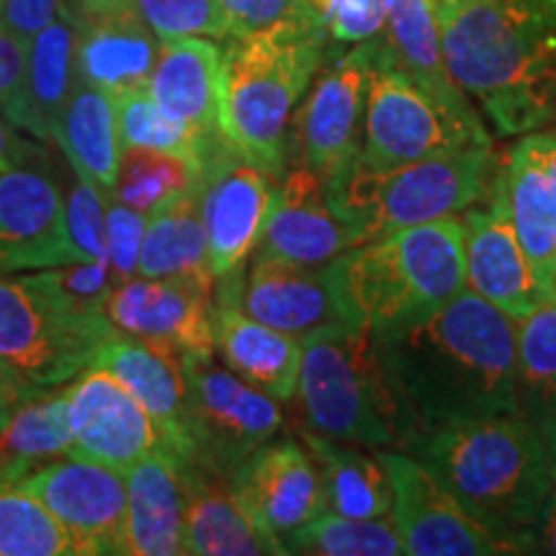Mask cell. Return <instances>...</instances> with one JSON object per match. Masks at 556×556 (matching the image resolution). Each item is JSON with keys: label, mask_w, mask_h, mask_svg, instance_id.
Returning a JSON list of instances; mask_svg holds the SVG:
<instances>
[{"label": "cell", "mask_w": 556, "mask_h": 556, "mask_svg": "<svg viewBox=\"0 0 556 556\" xmlns=\"http://www.w3.org/2000/svg\"><path fill=\"white\" fill-rule=\"evenodd\" d=\"M377 340L407 438L446 422L518 415V319L471 289L426 317L379 330Z\"/></svg>", "instance_id": "1"}, {"label": "cell", "mask_w": 556, "mask_h": 556, "mask_svg": "<svg viewBox=\"0 0 556 556\" xmlns=\"http://www.w3.org/2000/svg\"><path fill=\"white\" fill-rule=\"evenodd\" d=\"M446 65L500 137L556 122V0L435 9Z\"/></svg>", "instance_id": "2"}, {"label": "cell", "mask_w": 556, "mask_h": 556, "mask_svg": "<svg viewBox=\"0 0 556 556\" xmlns=\"http://www.w3.org/2000/svg\"><path fill=\"white\" fill-rule=\"evenodd\" d=\"M402 451L520 554V533L554 482L544 435L526 417L495 415L417 430Z\"/></svg>", "instance_id": "3"}, {"label": "cell", "mask_w": 556, "mask_h": 556, "mask_svg": "<svg viewBox=\"0 0 556 556\" xmlns=\"http://www.w3.org/2000/svg\"><path fill=\"white\" fill-rule=\"evenodd\" d=\"M328 39L323 21L307 16L227 37L222 50V135L274 178L287 170L291 116L323 65Z\"/></svg>", "instance_id": "4"}, {"label": "cell", "mask_w": 556, "mask_h": 556, "mask_svg": "<svg viewBox=\"0 0 556 556\" xmlns=\"http://www.w3.org/2000/svg\"><path fill=\"white\" fill-rule=\"evenodd\" d=\"M343 319L374 332L430 315L467 289L464 225L454 217L394 229L338 255Z\"/></svg>", "instance_id": "5"}, {"label": "cell", "mask_w": 556, "mask_h": 556, "mask_svg": "<svg viewBox=\"0 0 556 556\" xmlns=\"http://www.w3.org/2000/svg\"><path fill=\"white\" fill-rule=\"evenodd\" d=\"M304 428L366 448L402 446L407 420L366 325L330 323L302 338L296 387Z\"/></svg>", "instance_id": "6"}, {"label": "cell", "mask_w": 556, "mask_h": 556, "mask_svg": "<svg viewBox=\"0 0 556 556\" xmlns=\"http://www.w3.org/2000/svg\"><path fill=\"white\" fill-rule=\"evenodd\" d=\"M492 180V144H467L394 168H371L356 155L325 184V193L338 217L366 242L402 227L456 217L490 193Z\"/></svg>", "instance_id": "7"}, {"label": "cell", "mask_w": 556, "mask_h": 556, "mask_svg": "<svg viewBox=\"0 0 556 556\" xmlns=\"http://www.w3.org/2000/svg\"><path fill=\"white\" fill-rule=\"evenodd\" d=\"M116 328L106 312H88L62 291L50 270L0 274V364L37 389L80 377Z\"/></svg>", "instance_id": "8"}, {"label": "cell", "mask_w": 556, "mask_h": 556, "mask_svg": "<svg viewBox=\"0 0 556 556\" xmlns=\"http://www.w3.org/2000/svg\"><path fill=\"white\" fill-rule=\"evenodd\" d=\"M191 462L232 479L261 446L281 433L278 400L222 364L217 351L180 356Z\"/></svg>", "instance_id": "9"}, {"label": "cell", "mask_w": 556, "mask_h": 556, "mask_svg": "<svg viewBox=\"0 0 556 556\" xmlns=\"http://www.w3.org/2000/svg\"><path fill=\"white\" fill-rule=\"evenodd\" d=\"M467 137L448 116L415 86V80L389 54L384 37H374V65L368 75L361 163L371 168H394L415 160L446 155L467 148Z\"/></svg>", "instance_id": "10"}, {"label": "cell", "mask_w": 556, "mask_h": 556, "mask_svg": "<svg viewBox=\"0 0 556 556\" xmlns=\"http://www.w3.org/2000/svg\"><path fill=\"white\" fill-rule=\"evenodd\" d=\"M374 65V39L358 41L353 50L323 60L307 99L289 135L294 163L328 180L345 168L361 150L368 75Z\"/></svg>", "instance_id": "11"}, {"label": "cell", "mask_w": 556, "mask_h": 556, "mask_svg": "<svg viewBox=\"0 0 556 556\" xmlns=\"http://www.w3.org/2000/svg\"><path fill=\"white\" fill-rule=\"evenodd\" d=\"M276 180L242 157L225 135L204 150L199 201L214 281L245 268L248 258L255 253L274 204Z\"/></svg>", "instance_id": "12"}, {"label": "cell", "mask_w": 556, "mask_h": 556, "mask_svg": "<svg viewBox=\"0 0 556 556\" xmlns=\"http://www.w3.org/2000/svg\"><path fill=\"white\" fill-rule=\"evenodd\" d=\"M16 486L34 495L65 526L80 556H129L127 544V477L122 471L65 454Z\"/></svg>", "instance_id": "13"}, {"label": "cell", "mask_w": 556, "mask_h": 556, "mask_svg": "<svg viewBox=\"0 0 556 556\" xmlns=\"http://www.w3.org/2000/svg\"><path fill=\"white\" fill-rule=\"evenodd\" d=\"M392 482V518L407 556H492L516 554L471 516L407 451L377 448Z\"/></svg>", "instance_id": "14"}, {"label": "cell", "mask_w": 556, "mask_h": 556, "mask_svg": "<svg viewBox=\"0 0 556 556\" xmlns=\"http://www.w3.org/2000/svg\"><path fill=\"white\" fill-rule=\"evenodd\" d=\"M62 392L73 438L70 454L86 456L127 475L152 451L165 448L148 409L106 368L88 366Z\"/></svg>", "instance_id": "15"}, {"label": "cell", "mask_w": 556, "mask_h": 556, "mask_svg": "<svg viewBox=\"0 0 556 556\" xmlns=\"http://www.w3.org/2000/svg\"><path fill=\"white\" fill-rule=\"evenodd\" d=\"M214 283L135 276L111 289L106 317L116 332L173 356L214 351Z\"/></svg>", "instance_id": "16"}, {"label": "cell", "mask_w": 556, "mask_h": 556, "mask_svg": "<svg viewBox=\"0 0 556 556\" xmlns=\"http://www.w3.org/2000/svg\"><path fill=\"white\" fill-rule=\"evenodd\" d=\"M75 24L78 78L111 99L144 90L160 39L137 0H65Z\"/></svg>", "instance_id": "17"}, {"label": "cell", "mask_w": 556, "mask_h": 556, "mask_svg": "<svg viewBox=\"0 0 556 556\" xmlns=\"http://www.w3.org/2000/svg\"><path fill=\"white\" fill-rule=\"evenodd\" d=\"M332 263V261H330ZM302 266L253 255L245 274L222 278L217 299H227L268 328L304 338L330 323H345L332 266Z\"/></svg>", "instance_id": "18"}, {"label": "cell", "mask_w": 556, "mask_h": 556, "mask_svg": "<svg viewBox=\"0 0 556 556\" xmlns=\"http://www.w3.org/2000/svg\"><path fill=\"white\" fill-rule=\"evenodd\" d=\"M34 160L0 173V274L75 263L65 197Z\"/></svg>", "instance_id": "19"}, {"label": "cell", "mask_w": 556, "mask_h": 556, "mask_svg": "<svg viewBox=\"0 0 556 556\" xmlns=\"http://www.w3.org/2000/svg\"><path fill=\"white\" fill-rule=\"evenodd\" d=\"M462 225L467 289L495 304L513 319L526 317L528 312H533L552 296L556 287L539 276V270L526 255L495 180L490 186L486 206H469Z\"/></svg>", "instance_id": "20"}, {"label": "cell", "mask_w": 556, "mask_h": 556, "mask_svg": "<svg viewBox=\"0 0 556 556\" xmlns=\"http://www.w3.org/2000/svg\"><path fill=\"white\" fill-rule=\"evenodd\" d=\"M361 242L358 229L330 206L325 180L294 163L276 180L274 204L253 255L325 266Z\"/></svg>", "instance_id": "21"}, {"label": "cell", "mask_w": 556, "mask_h": 556, "mask_svg": "<svg viewBox=\"0 0 556 556\" xmlns=\"http://www.w3.org/2000/svg\"><path fill=\"white\" fill-rule=\"evenodd\" d=\"M232 490L276 539L328 513L323 477L302 438H274L261 446L232 477Z\"/></svg>", "instance_id": "22"}, {"label": "cell", "mask_w": 556, "mask_h": 556, "mask_svg": "<svg viewBox=\"0 0 556 556\" xmlns=\"http://www.w3.org/2000/svg\"><path fill=\"white\" fill-rule=\"evenodd\" d=\"M381 37L392 60L469 142L492 144L482 116L446 65L433 0H387V24Z\"/></svg>", "instance_id": "23"}, {"label": "cell", "mask_w": 556, "mask_h": 556, "mask_svg": "<svg viewBox=\"0 0 556 556\" xmlns=\"http://www.w3.org/2000/svg\"><path fill=\"white\" fill-rule=\"evenodd\" d=\"M184 469V548L193 556H283L281 539L242 507L232 479L180 458Z\"/></svg>", "instance_id": "24"}, {"label": "cell", "mask_w": 556, "mask_h": 556, "mask_svg": "<svg viewBox=\"0 0 556 556\" xmlns=\"http://www.w3.org/2000/svg\"><path fill=\"white\" fill-rule=\"evenodd\" d=\"M90 366L106 368L135 394L160 430L165 448L178 458L191 456L186 430V377L178 356L116 332Z\"/></svg>", "instance_id": "25"}, {"label": "cell", "mask_w": 556, "mask_h": 556, "mask_svg": "<svg viewBox=\"0 0 556 556\" xmlns=\"http://www.w3.org/2000/svg\"><path fill=\"white\" fill-rule=\"evenodd\" d=\"M214 351L229 371L268 397L278 402L296 397L302 338L268 328L235 302L214 299Z\"/></svg>", "instance_id": "26"}, {"label": "cell", "mask_w": 556, "mask_h": 556, "mask_svg": "<svg viewBox=\"0 0 556 556\" xmlns=\"http://www.w3.org/2000/svg\"><path fill=\"white\" fill-rule=\"evenodd\" d=\"M150 96L201 137H217L222 103V47L206 37L160 39Z\"/></svg>", "instance_id": "27"}, {"label": "cell", "mask_w": 556, "mask_h": 556, "mask_svg": "<svg viewBox=\"0 0 556 556\" xmlns=\"http://www.w3.org/2000/svg\"><path fill=\"white\" fill-rule=\"evenodd\" d=\"M129 556H178L184 548V469L168 448L127 471Z\"/></svg>", "instance_id": "28"}, {"label": "cell", "mask_w": 556, "mask_h": 556, "mask_svg": "<svg viewBox=\"0 0 556 556\" xmlns=\"http://www.w3.org/2000/svg\"><path fill=\"white\" fill-rule=\"evenodd\" d=\"M78 80L75 24L62 9L60 16L29 41L24 88L9 122L39 142H54L58 124Z\"/></svg>", "instance_id": "29"}, {"label": "cell", "mask_w": 556, "mask_h": 556, "mask_svg": "<svg viewBox=\"0 0 556 556\" xmlns=\"http://www.w3.org/2000/svg\"><path fill=\"white\" fill-rule=\"evenodd\" d=\"M507 217L533 268L556 287V180L539 157L516 144L495 173Z\"/></svg>", "instance_id": "30"}, {"label": "cell", "mask_w": 556, "mask_h": 556, "mask_svg": "<svg viewBox=\"0 0 556 556\" xmlns=\"http://www.w3.org/2000/svg\"><path fill=\"white\" fill-rule=\"evenodd\" d=\"M299 438L315 458L330 513L345 518L392 516V482L377 448L319 435L309 428L299 430Z\"/></svg>", "instance_id": "31"}, {"label": "cell", "mask_w": 556, "mask_h": 556, "mask_svg": "<svg viewBox=\"0 0 556 556\" xmlns=\"http://www.w3.org/2000/svg\"><path fill=\"white\" fill-rule=\"evenodd\" d=\"M54 142L65 152L75 176L86 178L106 197L114 193L122 160V139L114 99L106 90L78 80L58 124Z\"/></svg>", "instance_id": "32"}, {"label": "cell", "mask_w": 556, "mask_h": 556, "mask_svg": "<svg viewBox=\"0 0 556 556\" xmlns=\"http://www.w3.org/2000/svg\"><path fill=\"white\" fill-rule=\"evenodd\" d=\"M137 276L144 278H197L214 281L208 268L206 229L201 219L199 186L165 201L148 217Z\"/></svg>", "instance_id": "33"}, {"label": "cell", "mask_w": 556, "mask_h": 556, "mask_svg": "<svg viewBox=\"0 0 556 556\" xmlns=\"http://www.w3.org/2000/svg\"><path fill=\"white\" fill-rule=\"evenodd\" d=\"M516 402L544 441L556 433V289L518 319Z\"/></svg>", "instance_id": "34"}, {"label": "cell", "mask_w": 556, "mask_h": 556, "mask_svg": "<svg viewBox=\"0 0 556 556\" xmlns=\"http://www.w3.org/2000/svg\"><path fill=\"white\" fill-rule=\"evenodd\" d=\"M70 446L65 392L41 389L13 413L0 433V486L16 484L47 462L70 454Z\"/></svg>", "instance_id": "35"}, {"label": "cell", "mask_w": 556, "mask_h": 556, "mask_svg": "<svg viewBox=\"0 0 556 556\" xmlns=\"http://www.w3.org/2000/svg\"><path fill=\"white\" fill-rule=\"evenodd\" d=\"M287 554L302 556H405L392 516L345 518L323 513L281 539Z\"/></svg>", "instance_id": "36"}, {"label": "cell", "mask_w": 556, "mask_h": 556, "mask_svg": "<svg viewBox=\"0 0 556 556\" xmlns=\"http://www.w3.org/2000/svg\"><path fill=\"white\" fill-rule=\"evenodd\" d=\"M199 180L201 165L193 163V160L160 150L127 148L122 150L119 173H116L111 197L150 217L165 201L197 189Z\"/></svg>", "instance_id": "37"}, {"label": "cell", "mask_w": 556, "mask_h": 556, "mask_svg": "<svg viewBox=\"0 0 556 556\" xmlns=\"http://www.w3.org/2000/svg\"><path fill=\"white\" fill-rule=\"evenodd\" d=\"M116 106V124H119L122 150L127 148H144L170 152V155L193 160L201 165L204 150L214 139L222 137H201L189 124L178 122L170 116L160 103L152 99L150 90H135L114 99Z\"/></svg>", "instance_id": "38"}, {"label": "cell", "mask_w": 556, "mask_h": 556, "mask_svg": "<svg viewBox=\"0 0 556 556\" xmlns=\"http://www.w3.org/2000/svg\"><path fill=\"white\" fill-rule=\"evenodd\" d=\"M0 556H75L65 526L16 484L0 486Z\"/></svg>", "instance_id": "39"}, {"label": "cell", "mask_w": 556, "mask_h": 556, "mask_svg": "<svg viewBox=\"0 0 556 556\" xmlns=\"http://www.w3.org/2000/svg\"><path fill=\"white\" fill-rule=\"evenodd\" d=\"M65 214L75 263L106 261V193L78 176L65 197Z\"/></svg>", "instance_id": "40"}, {"label": "cell", "mask_w": 556, "mask_h": 556, "mask_svg": "<svg viewBox=\"0 0 556 556\" xmlns=\"http://www.w3.org/2000/svg\"><path fill=\"white\" fill-rule=\"evenodd\" d=\"M157 39H227L229 26L214 0H137Z\"/></svg>", "instance_id": "41"}, {"label": "cell", "mask_w": 556, "mask_h": 556, "mask_svg": "<svg viewBox=\"0 0 556 556\" xmlns=\"http://www.w3.org/2000/svg\"><path fill=\"white\" fill-rule=\"evenodd\" d=\"M144 227L148 214L106 197V263L114 287L137 276Z\"/></svg>", "instance_id": "42"}, {"label": "cell", "mask_w": 556, "mask_h": 556, "mask_svg": "<svg viewBox=\"0 0 556 556\" xmlns=\"http://www.w3.org/2000/svg\"><path fill=\"white\" fill-rule=\"evenodd\" d=\"M328 29V37L340 45H358L384 31L387 0H307Z\"/></svg>", "instance_id": "43"}, {"label": "cell", "mask_w": 556, "mask_h": 556, "mask_svg": "<svg viewBox=\"0 0 556 556\" xmlns=\"http://www.w3.org/2000/svg\"><path fill=\"white\" fill-rule=\"evenodd\" d=\"M214 3L227 21L229 37H245L287 21L317 16L307 0H214Z\"/></svg>", "instance_id": "44"}, {"label": "cell", "mask_w": 556, "mask_h": 556, "mask_svg": "<svg viewBox=\"0 0 556 556\" xmlns=\"http://www.w3.org/2000/svg\"><path fill=\"white\" fill-rule=\"evenodd\" d=\"M65 9V0H0V29L24 45L45 31Z\"/></svg>", "instance_id": "45"}, {"label": "cell", "mask_w": 556, "mask_h": 556, "mask_svg": "<svg viewBox=\"0 0 556 556\" xmlns=\"http://www.w3.org/2000/svg\"><path fill=\"white\" fill-rule=\"evenodd\" d=\"M26 62H29V45L0 29V114L5 119H11L18 103L26 78Z\"/></svg>", "instance_id": "46"}, {"label": "cell", "mask_w": 556, "mask_h": 556, "mask_svg": "<svg viewBox=\"0 0 556 556\" xmlns=\"http://www.w3.org/2000/svg\"><path fill=\"white\" fill-rule=\"evenodd\" d=\"M520 554L556 556V477L541 500L536 518L520 533Z\"/></svg>", "instance_id": "47"}, {"label": "cell", "mask_w": 556, "mask_h": 556, "mask_svg": "<svg viewBox=\"0 0 556 556\" xmlns=\"http://www.w3.org/2000/svg\"><path fill=\"white\" fill-rule=\"evenodd\" d=\"M41 389L31 387L29 381H24L16 371H11L9 366L0 364V433L11 422V417L16 409L24 405L26 400L39 394Z\"/></svg>", "instance_id": "48"}, {"label": "cell", "mask_w": 556, "mask_h": 556, "mask_svg": "<svg viewBox=\"0 0 556 556\" xmlns=\"http://www.w3.org/2000/svg\"><path fill=\"white\" fill-rule=\"evenodd\" d=\"M16 131L18 129L0 114V173L16 168L21 163H29L37 155V148Z\"/></svg>", "instance_id": "49"}, {"label": "cell", "mask_w": 556, "mask_h": 556, "mask_svg": "<svg viewBox=\"0 0 556 556\" xmlns=\"http://www.w3.org/2000/svg\"><path fill=\"white\" fill-rule=\"evenodd\" d=\"M520 144H523L533 157H539L556 180V135H552V131H541V135L539 131H531V135H523Z\"/></svg>", "instance_id": "50"}, {"label": "cell", "mask_w": 556, "mask_h": 556, "mask_svg": "<svg viewBox=\"0 0 556 556\" xmlns=\"http://www.w3.org/2000/svg\"><path fill=\"white\" fill-rule=\"evenodd\" d=\"M435 9H458V5L475 3V0H433Z\"/></svg>", "instance_id": "51"}, {"label": "cell", "mask_w": 556, "mask_h": 556, "mask_svg": "<svg viewBox=\"0 0 556 556\" xmlns=\"http://www.w3.org/2000/svg\"><path fill=\"white\" fill-rule=\"evenodd\" d=\"M546 448H548V458H552V471L556 477V433H552L546 438Z\"/></svg>", "instance_id": "52"}, {"label": "cell", "mask_w": 556, "mask_h": 556, "mask_svg": "<svg viewBox=\"0 0 556 556\" xmlns=\"http://www.w3.org/2000/svg\"><path fill=\"white\" fill-rule=\"evenodd\" d=\"M552 127H554V129H548V131H552V135H556V122L552 124Z\"/></svg>", "instance_id": "53"}]
</instances>
